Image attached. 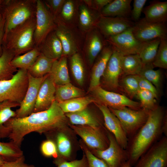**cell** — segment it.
Returning a JSON list of instances; mask_svg holds the SVG:
<instances>
[{"instance_id": "cell-19", "label": "cell", "mask_w": 167, "mask_h": 167, "mask_svg": "<svg viewBox=\"0 0 167 167\" xmlns=\"http://www.w3.org/2000/svg\"><path fill=\"white\" fill-rule=\"evenodd\" d=\"M95 103L102 114L105 128L113 135L118 143L122 148L126 149L128 139L119 120L108 107L101 104Z\"/></svg>"}, {"instance_id": "cell-25", "label": "cell", "mask_w": 167, "mask_h": 167, "mask_svg": "<svg viewBox=\"0 0 167 167\" xmlns=\"http://www.w3.org/2000/svg\"><path fill=\"white\" fill-rule=\"evenodd\" d=\"M38 47L41 53L49 58L58 59L62 55V45L54 30L50 32Z\"/></svg>"}, {"instance_id": "cell-40", "label": "cell", "mask_w": 167, "mask_h": 167, "mask_svg": "<svg viewBox=\"0 0 167 167\" xmlns=\"http://www.w3.org/2000/svg\"><path fill=\"white\" fill-rule=\"evenodd\" d=\"M153 68L152 63L143 65L139 75L152 83L158 92L161 83V70H154Z\"/></svg>"}, {"instance_id": "cell-1", "label": "cell", "mask_w": 167, "mask_h": 167, "mask_svg": "<svg viewBox=\"0 0 167 167\" xmlns=\"http://www.w3.org/2000/svg\"><path fill=\"white\" fill-rule=\"evenodd\" d=\"M65 114L55 100L44 111L22 118H13L4 124L10 131L9 139L20 147L25 135L32 132L41 134L55 131L69 126Z\"/></svg>"}, {"instance_id": "cell-53", "label": "cell", "mask_w": 167, "mask_h": 167, "mask_svg": "<svg viewBox=\"0 0 167 167\" xmlns=\"http://www.w3.org/2000/svg\"><path fill=\"white\" fill-rule=\"evenodd\" d=\"M162 133L164 134L165 136H167V116L165 114L164 118L162 122Z\"/></svg>"}, {"instance_id": "cell-31", "label": "cell", "mask_w": 167, "mask_h": 167, "mask_svg": "<svg viewBox=\"0 0 167 167\" xmlns=\"http://www.w3.org/2000/svg\"><path fill=\"white\" fill-rule=\"evenodd\" d=\"M97 102L95 98L89 96H83L58 103L62 110L66 113L80 111L88 106L91 103Z\"/></svg>"}, {"instance_id": "cell-3", "label": "cell", "mask_w": 167, "mask_h": 167, "mask_svg": "<svg viewBox=\"0 0 167 167\" xmlns=\"http://www.w3.org/2000/svg\"><path fill=\"white\" fill-rule=\"evenodd\" d=\"M36 0H3L1 12L4 20V35L32 18L35 17Z\"/></svg>"}, {"instance_id": "cell-15", "label": "cell", "mask_w": 167, "mask_h": 167, "mask_svg": "<svg viewBox=\"0 0 167 167\" xmlns=\"http://www.w3.org/2000/svg\"><path fill=\"white\" fill-rule=\"evenodd\" d=\"M75 134L70 127L67 126L55 131L46 134V136L52 135L56 144L58 153L57 157L54 160L57 161H71L74 160L73 157L74 140Z\"/></svg>"}, {"instance_id": "cell-13", "label": "cell", "mask_w": 167, "mask_h": 167, "mask_svg": "<svg viewBox=\"0 0 167 167\" xmlns=\"http://www.w3.org/2000/svg\"><path fill=\"white\" fill-rule=\"evenodd\" d=\"M132 32L135 38L142 42L158 38L167 39L166 23H152L144 18L135 23Z\"/></svg>"}, {"instance_id": "cell-41", "label": "cell", "mask_w": 167, "mask_h": 167, "mask_svg": "<svg viewBox=\"0 0 167 167\" xmlns=\"http://www.w3.org/2000/svg\"><path fill=\"white\" fill-rule=\"evenodd\" d=\"M137 75L123 76L119 82L120 87L122 88L131 99L136 96L140 90Z\"/></svg>"}, {"instance_id": "cell-29", "label": "cell", "mask_w": 167, "mask_h": 167, "mask_svg": "<svg viewBox=\"0 0 167 167\" xmlns=\"http://www.w3.org/2000/svg\"><path fill=\"white\" fill-rule=\"evenodd\" d=\"M49 74L55 85H64L71 83L67 65V58L62 56L55 60Z\"/></svg>"}, {"instance_id": "cell-22", "label": "cell", "mask_w": 167, "mask_h": 167, "mask_svg": "<svg viewBox=\"0 0 167 167\" xmlns=\"http://www.w3.org/2000/svg\"><path fill=\"white\" fill-rule=\"evenodd\" d=\"M65 114L71 125L87 126L98 128H105L103 118L91 110L88 106L78 112Z\"/></svg>"}, {"instance_id": "cell-14", "label": "cell", "mask_w": 167, "mask_h": 167, "mask_svg": "<svg viewBox=\"0 0 167 167\" xmlns=\"http://www.w3.org/2000/svg\"><path fill=\"white\" fill-rule=\"evenodd\" d=\"M99 103L110 108L126 107L138 110L142 109L138 102L131 100L125 95L105 90L100 86L91 91Z\"/></svg>"}, {"instance_id": "cell-50", "label": "cell", "mask_w": 167, "mask_h": 167, "mask_svg": "<svg viewBox=\"0 0 167 167\" xmlns=\"http://www.w3.org/2000/svg\"><path fill=\"white\" fill-rule=\"evenodd\" d=\"M89 8L100 12L112 0H83Z\"/></svg>"}, {"instance_id": "cell-36", "label": "cell", "mask_w": 167, "mask_h": 167, "mask_svg": "<svg viewBox=\"0 0 167 167\" xmlns=\"http://www.w3.org/2000/svg\"><path fill=\"white\" fill-rule=\"evenodd\" d=\"M41 53L38 47L35 46L25 53L15 57L11 61L10 64L16 69L27 71L34 63Z\"/></svg>"}, {"instance_id": "cell-8", "label": "cell", "mask_w": 167, "mask_h": 167, "mask_svg": "<svg viewBox=\"0 0 167 167\" xmlns=\"http://www.w3.org/2000/svg\"><path fill=\"white\" fill-rule=\"evenodd\" d=\"M69 126L75 133L81 137L89 149L103 150L108 147L109 141L106 128H98L70 123Z\"/></svg>"}, {"instance_id": "cell-9", "label": "cell", "mask_w": 167, "mask_h": 167, "mask_svg": "<svg viewBox=\"0 0 167 167\" xmlns=\"http://www.w3.org/2000/svg\"><path fill=\"white\" fill-rule=\"evenodd\" d=\"M35 18L34 40L35 46L38 47L54 30L56 24L54 18L42 0H36Z\"/></svg>"}, {"instance_id": "cell-21", "label": "cell", "mask_w": 167, "mask_h": 167, "mask_svg": "<svg viewBox=\"0 0 167 167\" xmlns=\"http://www.w3.org/2000/svg\"><path fill=\"white\" fill-rule=\"evenodd\" d=\"M113 50L112 46L108 44L96 58L92 66L88 92H91L94 88L100 86L101 79Z\"/></svg>"}, {"instance_id": "cell-11", "label": "cell", "mask_w": 167, "mask_h": 167, "mask_svg": "<svg viewBox=\"0 0 167 167\" xmlns=\"http://www.w3.org/2000/svg\"><path fill=\"white\" fill-rule=\"evenodd\" d=\"M132 28L106 39L113 49L122 56L139 54L145 43L135 38L132 32Z\"/></svg>"}, {"instance_id": "cell-17", "label": "cell", "mask_w": 167, "mask_h": 167, "mask_svg": "<svg viewBox=\"0 0 167 167\" xmlns=\"http://www.w3.org/2000/svg\"><path fill=\"white\" fill-rule=\"evenodd\" d=\"M108 44L106 39L96 27L85 34L81 53L90 66L92 67L97 56Z\"/></svg>"}, {"instance_id": "cell-34", "label": "cell", "mask_w": 167, "mask_h": 167, "mask_svg": "<svg viewBox=\"0 0 167 167\" xmlns=\"http://www.w3.org/2000/svg\"><path fill=\"white\" fill-rule=\"evenodd\" d=\"M69 57L72 75L77 84L82 86L84 81L85 66L82 53L77 52Z\"/></svg>"}, {"instance_id": "cell-16", "label": "cell", "mask_w": 167, "mask_h": 167, "mask_svg": "<svg viewBox=\"0 0 167 167\" xmlns=\"http://www.w3.org/2000/svg\"><path fill=\"white\" fill-rule=\"evenodd\" d=\"M28 88L25 96L20 104L19 108L15 111V116L14 118H24L34 112L39 89L47 75L38 78L33 77L28 72Z\"/></svg>"}, {"instance_id": "cell-30", "label": "cell", "mask_w": 167, "mask_h": 167, "mask_svg": "<svg viewBox=\"0 0 167 167\" xmlns=\"http://www.w3.org/2000/svg\"><path fill=\"white\" fill-rule=\"evenodd\" d=\"M19 105V103L11 101L0 102V139L8 138L10 131L4 124L10 118L15 117V111L12 108Z\"/></svg>"}, {"instance_id": "cell-44", "label": "cell", "mask_w": 167, "mask_h": 167, "mask_svg": "<svg viewBox=\"0 0 167 167\" xmlns=\"http://www.w3.org/2000/svg\"><path fill=\"white\" fill-rule=\"evenodd\" d=\"M79 146L86 156L88 167H108L102 160L94 156L82 140L79 141Z\"/></svg>"}, {"instance_id": "cell-24", "label": "cell", "mask_w": 167, "mask_h": 167, "mask_svg": "<svg viewBox=\"0 0 167 167\" xmlns=\"http://www.w3.org/2000/svg\"><path fill=\"white\" fill-rule=\"evenodd\" d=\"M100 12L89 8L80 0L79 7L77 27L85 34L94 27L99 18Z\"/></svg>"}, {"instance_id": "cell-43", "label": "cell", "mask_w": 167, "mask_h": 167, "mask_svg": "<svg viewBox=\"0 0 167 167\" xmlns=\"http://www.w3.org/2000/svg\"><path fill=\"white\" fill-rule=\"evenodd\" d=\"M136 96L140 101L142 109L149 111L157 106L156 98L152 93L149 91L140 89Z\"/></svg>"}, {"instance_id": "cell-42", "label": "cell", "mask_w": 167, "mask_h": 167, "mask_svg": "<svg viewBox=\"0 0 167 167\" xmlns=\"http://www.w3.org/2000/svg\"><path fill=\"white\" fill-rule=\"evenodd\" d=\"M154 67L167 68V39H161L155 57L152 63Z\"/></svg>"}, {"instance_id": "cell-46", "label": "cell", "mask_w": 167, "mask_h": 167, "mask_svg": "<svg viewBox=\"0 0 167 167\" xmlns=\"http://www.w3.org/2000/svg\"><path fill=\"white\" fill-rule=\"evenodd\" d=\"M54 163L57 167H88V160L84 153L82 158L79 160L56 161Z\"/></svg>"}, {"instance_id": "cell-2", "label": "cell", "mask_w": 167, "mask_h": 167, "mask_svg": "<svg viewBox=\"0 0 167 167\" xmlns=\"http://www.w3.org/2000/svg\"><path fill=\"white\" fill-rule=\"evenodd\" d=\"M163 109L156 106L149 112L145 124L128 139L126 150L132 166L149 148L158 140L162 133V124L165 115Z\"/></svg>"}, {"instance_id": "cell-51", "label": "cell", "mask_w": 167, "mask_h": 167, "mask_svg": "<svg viewBox=\"0 0 167 167\" xmlns=\"http://www.w3.org/2000/svg\"><path fill=\"white\" fill-rule=\"evenodd\" d=\"M1 167H35L33 165L25 162L24 155L13 161H6Z\"/></svg>"}, {"instance_id": "cell-52", "label": "cell", "mask_w": 167, "mask_h": 167, "mask_svg": "<svg viewBox=\"0 0 167 167\" xmlns=\"http://www.w3.org/2000/svg\"><path fill=\"white\" fill-rule=\"evenodd\" d=\"M4 20L0 28V57L2 54L3 49L2 47V40L4 35Z\"/></svg>"}, {"instance_id": "cell-45", "label": "cell", "mask_w": 167, "mask_h": 167, "mask_svg": "<svg viewBox=\"0 0 167 167\" xmlns=\"http://www.w3.org/2000/svg\"><path fill=\"white\" fill-rule=\"evenodd\" d=\"M41 151L42 155L46 157H57L58 153L57 146L54 141L50 139L42 142L41 147Z\"/></svg>"}, {"instance_id": "cell-27", "label": "cell", "mask_w": 167, "mask_h": 167, "mask_svg": "<svg viewBox=\"0 0 167 167\" xmlns=\"http://www.w3.org/2000/svg\"><path fill=\"white\" fill-rule=\"evenodd\" d=\"M143 8L142 12L148 21L154 23H166L167 20V2L154 0Z\"/></svg>"}, {"instance_id": "cell-23", "label": "cell", "mask_w": 167, "mask_h": 167, "mask_svg": "<svg viewBox=\"0 0 167 167\" xmlns=\"http://www.w3.org/2000/svg\"><path fill=\"white\" fill-rule=\"evenodd\" d=\"M56 85L49 76L47 75L38 91L34 112L48 109L55 100Z\"/></svg>"}, {"instance_id": "cell-26", "label": "cell", "mask_w": 167, "mask_h": 167, "mask_svg": "<svg viewBox=\"0 0 167 167\" xmlns=\"http://www.w3.org/2000/svg\"><path fill=\"white\" fill-rule=\"evenodd\" d=\"M80 2V0H65L60 12L55 20L66 26L77 27Z\"/></svg>"}, {"instance_id": "cell-38", "label": "cell", "mask_w": 167, "mask_h": 167, "mask_svg": "<svg viewBox=\"0 0 167 167\" xmlns=\"http://www.w3.org/2000/svg\"><path fill=\"white\" fill-rule=\"evenodd\" d=\"M161 39L156 38L145 42L139 55L143 65L151 63L156 57Z\"/></svg>"}, {"instance_id": "cell-32", "label": "cell", "mask_w": 167, "mask_h": 167, "mask_svg": "<svg viewBox=\"0 0 167 167\" xmlns=\"http://www.w3.org/2000/svg\"><path fill=\"white\" fill-rule=\"evenodd\" d=\"M41 53L36 61L27 70L28 73L35 78H41L50 73L54 61Z\"/></svg>"}, {"instance_id": "cell-28", "label": "cell", "mask_w": 167, "mask_h": 167, "mask_svg": "<svg viewBox=\"0 0 167 167\" xmlns=\"http://www.w3.org/2000/svg\"><path fill=\"white\" fill-rule=\"evenodd\" d=\"M132 0H113L100 12L101 16L128 18L131 16Z\"/></svg>"}, {"instance_id": "cell-37", "label": "cell", "mask_w": 167, "mask_h": 167, "mask_svg": "<svg viewBox=\"0 0 167 167\" xmlns=\"http://www.w3.org/2000/svg\"><path fill=\"white\" fill-rule=\"evenodd\" d=\"M2 47L3 52L0 57V82L11 79L18 70L10 64L15 57L14 54L2 45Z\"/></svg>"}, {"instance_id": "cell-7", "label": "cell", "mask_w": 167, "mask_h": 167, "mask_svg": "<svg viewBox=\"0 0 167 167\" xmlns=\"http://www.w3.org/2000/svg\"><path fill=\"white\" fill-rule=\"evenodd\" d=\"M55 22L56 26L54 31L62 45V56L68 58L75 53L81 52L85 34L77 27H70L55 20Z\"/></svg>"}, {"instance_id": "cell-49", "label": "cell", "mask_w": 167, "mask_h": 167, "mask_svg": "<svg viewBox=\"0 0 167 167\" xmlns=\"http://www.w3.org/2000/svg\"><path fill=\"white\" fill-rule=\"evenodd\" d=\"M140 89L144 90L151 92L156 99H158V92L154 85L148 81L140 76L137 75Z\"/></svg>"}, {"instance_id": "cell-18", "label": "cell", "mask_w": 167, "mask_h": 167, "mask_svg": "<svg viewBox=\"0 0 167 167\" xmlns=\"http://www.w3.org/2000/svg\"><path fill=\"white\" fill-rule=\"evenodd\" d=\"M134 24L135 23L128 18L101 16L95 27L106 39L133 27Z\"/></svg>"}, {"instance_id": "cell-39", "label": "cell", "mask_w": 167, "mask_h": 167, "mask_svg": "<svg viewBox=\"0 0 167 167\" xmlns=\"http://www.w3.org/2000/svg\"><path fill=\"white\" fill-rule=\"evenodd\" d=\"M0 155L6 161H14L24 155L21 147L10 141L7 142L0 141Z\"/></svg>"}, {"instance_id": "cell-35", "label": "cell", "mask_w": 167, "mask_h": 167, "mask_svg": "<svg viewBox=\"0 0 167 167\" xmlns=\"http://www.w3.org/2000/svg\"><path fill=\"white\" fill-rule=\"evenodd\" d=\"M84 95L83 90L74 86L71 83L56 85L55 98L58 102L83 96Z\"/></svg>"}, {"instance_id": "cell-20", "label": "cell", "mask_w": 167, "mask_h": 167, "mask_svg": "<svg viewBox=\"0 0 167 167\" xmlns=\"http://www.w3.org/2000/svg\"><path fill=\"white\" fill-rule=\"evenodd\" d=\"M122 56L113 49L102 77L104 85L110 90H116L120 88L119 78L122 74L121 65Z\"/></svg>"}, {"instance_id": "cell-33", "label": "cell", "mask_w": 167, "mask_h": 167, "mask_svg": "<svg viewBox=\"0 0 167 167\" xmlns=\"http://www.w3.org/2000/svg\"><path fill=\"white\" fill-rule=\"evenodd\" d=\"M122 75H137L140 74L143 64L138 54L122 56L121 58Z\"/></svg>"}, {"instance_id": "cell-10", "label": "cell", "mask_w": 167, "mask_h": 167, "mask_svg": "<svg viewBox=\"0 0 167 167\" xmlns=\"http://www.w3.org/2000/svg\"><path fill=\"white\" fill-rule=\"evenodd\" d=\"M167 137L164 136L156 142L142 155L134 167H166Z\"/></svg>"}, {"instance_id": "cell-12", "label": "cell", "mask_w": 167, "mask_h": 167, "mask_svg": "<svg viewBox=\"0 0 167 167\" xmlns=\"http://www.w3.org/2000/svg\"><path fill=\"white\" fill-rule=\"evenodd\" d=\"M108 136L109 144L107 148L103 150L89 149L108 167H120L123 163L128 161L127 152L118 143L113 135L108 131Z\"/></svg>"}, {"instance_id": "cell-56", "label": "cell", "mask_w": 167, "mask_h": 167, "mask_svg": "<svg viewBox=\"0 0 167 167\" xmlns=\"http://www.w3.org/2000/svg\"><path fill=\"white\" fill-rule=\"evenodd\" d=\"M6 161H7L4 158L0 155V167H1Z\"/></svg>"}, {"instance_id": "cell-54", "label": "cell", "mask_w": 167, "mask_h": 167, "mask_svg": "<svg viewBox=\"0 0 167 167\" xmlns=\"http://www.w3.org/2000/svg\"><path fill=\"white\" fill-rule=\"evenodd\" d=\"M3 0H0V28L3 22V19L1 13V8Z\"/></svg>"}, {"instance_id": "cell-4", "label": "cell", "mask_w": 167, "mask_h": 167, "mask_svg": "<svg viewBox=\"0 0 167 167\" xmlns=\"http://www.w3.org/2000/svg\"><path fill=\"white\" fill-rule=\"evenodd\" d=\"M35 17L32 18L10 31L4 36L2 46L16 57L31 50L35 46L34 34Z\"/></svg>"}, {"instance_id": "cell-6", "label": "cell", "mask_w": 167, "mask_h": 167, "mask_svg": "<svg viewBox=\"0 0 167 167\" xmlns=\"http://www.w3.org/2000/svg\"><path fill=\"white\" fill-rule=\"evenodd\" d=\"M108 108L119 120L128 139L145 124L148 116L149 111L143 109L135 110L126 107Z\"/></svg>"}, {"instance_id": "cell-5", "label": "cell", "mask_w": 167, "mask_h": 167, "mask_svg": "<svg viewBox=\"0 0 167 167\" xmlns=\"http://www.w3.org/2000/svg\"><path fill=\"white\" fill-rule=\"evenodd\" d=\"M28 85L27 71L18 69L11 78L0 82V102L9 101L20 104Z\"/></svg>"}, {"instance_id": "cell-55", "label": "cell", "mask_w": 167, "mask_h": 167, "mask_svg": "<svg viewBox=\"0 0 167 167\" xmlns=\"http://www.w3.org/2000/svg\"><path fill=\"white\" fill-rule=\"evenodd\" d=\"M120 167H132L129 162L127 161L123 163Z\"/></svg>"}, {"instance_id": "cell-48", "label": "cell", "mask_w": 167, "mask_h": 167, "mask_svg": "<svg viewBox=\"0 0 167 167\" xmlns=\"http://www.w3.org/2000/svg\"><path fill=\"white\" fill-rule=\"evenodd\" d=\"M147 0H134L133 8L131 10V19L135 22L138 21L140 18L143 7Z\"/></svg>"}, {"instance_id": "cell-47", "label": "cell", "mask_w": 167, "mask_h": 167, "mask_svg": "<svg viewBox=\"0 0 167 167\" xmlns=\"http://www.w3.org/2000/svg\"><path fill=\"white\" fill-rule=\"evenodd\" d=\"M65 0H46L44 2L54 19L58 15Z\"/></svg>"}]
</instances>
